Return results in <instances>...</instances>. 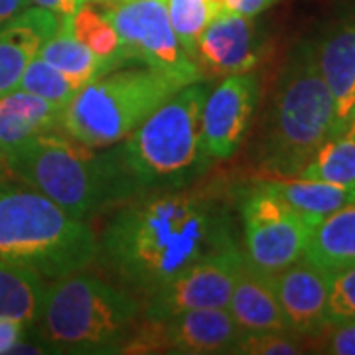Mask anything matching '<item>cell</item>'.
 I'll return each mask as SVG.
<instances>
[{
    "instance_id": "obj_20",
    "label": "cell",
    "mask_w": 355,
    "mask_h": 355,
    "mask_svg": "<svg viewBox=\"0 0 355 355\" xmlns=\"http://www.w3.org/2000/svg\"><path fill=\"white\" fill-rule=\"evenodd\" d=\"M40 60L62 71L71 85L81 89L89 81L105 76L109 71L116 69V65L109 60H103L95 55L93 51L85 48L71 32V16H64L62 24L55 30V34L50 36L42 44L38 51Z\"/></svg>"
},
{
    "instance_id": "obj_2",
    "label": "cell",
    "mask_w": 355,
    "mask_h": 355,
    "mask_svg": "<svg viewBox=\"0 0 355 355\" xmlns=\"http://www.w3.org/2000/svg\"><path fill=\"white\" fill-rule=\"evenodd\" d=\"M4 166L76 219L140 196L116 144L93 148L55 130L4 156Z\"/></svg>"
},
{
    "instance_id": "obj_19",
    "label": "cell",
    "mask_w": 355,
    "mask_h": 355,
    "mask_svg": "<svg viewBox=\"0 0 355 355\" xmlns=\"http://www.w3.org/2000/svg\"><path fill=\"white\" fill-rule=\"evenodd\" d=\"M302 259L328 272L355 265V203L318 219Z\"/></svg>"
},
{
    "instance_id": "obj_24",
    "label": "cell",
    "mask_w": 355,
    "mask_h": 355,
    "mask_svg": "<svg viewBox=\"0 0 355 355\" xmlns=\"http://www.w3.org/2000/svg\"><path fill=\"white\" fill-rule=\"evenodd\" d=\"M71 32L85 48L99 55L103 60L113 62L116 67H123L125 62L121 58V44L116 30L107 18L105 10L97 6V2L87 0L73 16H71Z\"/></svg>"
},
{
    "instance_id": "obj_21",
    "label": "cell",
    "mask_w": 355,
    "mask_h": 355,
    "mask_svg": "<svg viewBox=\"0 0 355 355\" xmlns=\"http://www.w3.org/2000/svg\"><path fill=\"white\" fill-rule=\"evenodd\" d=\"M266 184L292 207L318 219L355 203V182L331 184L304 178H272Z\"/></svg>"
},
{
    "instance_id": "obj_37",
    "label": "cell",
    "mask_w": 355,
    "mask_h": 355,
    "mask_svg": "<svg viewBox=\"0 0 355 355\" xmlns=\"http://www.w3.org/2000/svg\"><path fill=\"white\" fill-rule=\"evenodd\" d=\"M121 2H123V0H121Z\"/></svg>"
},
{
    "instance_id": "obj_12",
    "label": "cell",
    "mask_w": 355,
    "mask_h": 355,
    "mask_svg": "<svg viewBox=\"0 0 355 355\" xmlns=\"http://www.w3.org/2000/svg\"><path fill=\"white\" fill-rule=\"evenodd\" d=\"M265 46V32L254 18L223 8L205 26L193 60L203 79H225L253 71L263 60Z\"/></svg>"
},
{
    "instance_id": "obj_35",
    "label": "cell",
    "mask_w": 355,
    "mask_h": 355,
    "mask_svg": "<svg viewBox=\"0 0 355 355\" xmlns=\"http://www.w3.org/2000/svg\"><path fill=\"white\" fill-rule=\"evenodd\" d=\"M93 2H113V0H93Z\"/></svg>"
},
{
    "instance_id": "obj_8",
    "label": "cell",
    "mask_w": 355,
    "mask_h": 355,
    "mask_svg": "<svg viewBox=\"0 0 355 355\" xmlns=\"http://www.w3.org/2000/svg\"><path fill=\"white\" fill-rule=\"evenodd\" d=\"M116 30L125 65H146L182 85L203 81L202 69L182 48L166 0H113L103 8Z\"/></svg>"
},
{
    "instance_id": "obj_13",
    "label": "cell",
    "mask_w": 355,
    "mask_h": 355,
    "mask_svg": "<svg viewBox=\"0 0 355 355\" xmlns=\"http://www.w3.org/2000/svg\"><path fill=\"white\" fill-rule=\"evenodd\" d=\"M270 280L288 328L304 340L314 338L328 324L326 302L330 272L300 259L270 275Z\"/></svg>"
},
{
    "instance_id": "obj_10",
    "label": "cell",
    "mask_w": 355,
    "mask_h": 355,
    "mask_svg": "<svg viewBox=\"0 0 355 355\" xmlns=\"http://www.w3.org/2000/svg\"><path fill=\"white\" fill-rule=\"evenodd\" d=\"M245 253L235 243L184 270L148 296L144 316L168 320L190 310L227 308Z\"/></svg>"
},
{
    "instance_id": "obj_18",
    "label": "cell",
    "mask_w": 355,
    "mask_h": 355,
    "mask_svg": "<svg viewBox=\"0 0 355 355\" xmlns=\"http://www.w3.org/2000/svg\"><path fill=\"white\" fill-rule=\"evenodd\" d=\"M64 107L16 89L0 99V154L2 158L40 135L62 130Z\"/></svg>"
},
{
    "instance_id": "obj_9",
    "label": "cell",
    "mask_w": 355,
    "mask_h": 355,
    "mask_svg": "<svg viewBox=\"0 0 355 355\" xmlns=\"http://www.w3.org/2000/svg\"><path fill=\"white\" fill-rule=\"evenodd\" d=\"M243 253L263 272L275 275L304 257L318 217L292 207L266 182L257 184L241 202Z\"/></svg>"
},
{
    "instance_id": "obj_23",
    "label": "cell",
    "mask_w": 355,
    "mask_h": 355,
    "mask_svg": "<svg viewBox=\"0 0 355 355\" xmlns=\"http://www.w3.org/2000/svg\"><path fill=\"white\" fill-rule=\"evenodd\" d=\"M294 178L331 184L355 182V135H340L326 140Z\"/></svg>"
},
{
    "instance_id": "obj_14",
    "label": "cell",
    "mask_w": 355,
    "mask_h": 355,
    "mask_svg": "<svg viewBox=\"0 0 355 355\" xmlns=\"http://www.w3.org/2000/svg\"><path fill=\"white\" fill-rule=\"evenodd\" d=\"M62 18L46 8L28 6L0 26V99L18 89L26 67L38 58L42 44L55 34Z\"/></svg>"
},
{
    "instance_id": "obj_3",
    "label": "cell",
    "mask_w": 355,
    "mask_h": 355,
    "mask_svg": "<svg viewBox=\"0 0 355 355\" xmlns=\"http://www.w3.org/2000/svg\"><path fill=\"white\" fill-rule=\"evenodd\" d=\"M99 241L42 191L0 180V259L58 280L87 268Z\"/></svg>"
},
{
    "instance_id": "obj_5",
    "label": "cell",
    "mask_w": 355,
    "mask_h": 355,
    "mask_svg": "<svg viewBox=\"0 0 355 355\" xmlns=\"http://www.w3.org/2000/svg\"><path fill=\"white\" fill-rule=\"evenodd\" d=\"M334 101L320 73L314 44H298L277 79L263 125L259 160L268 172L294 178L330 139Z\"/></svg>"
},
{
    "instance_id": "obj_11",
    "label": "cell",
    "mask_w": 355,
    "mask_h": 355,
    "mask_svg": "<svg viewBox=\"0 0 355 355\" xmlns=\"http://www.w3.org/2000/svg\"><path fill=\"white\" fill-rule=\"evenodd\" d=\"M261 97V81L253 71L221 79L207 93L202 111V137L205 154L214 160H227L239 148L253 123Z\"/></svg>"
},
{
    "instance_id": "obj_28",
    "label": "cell",
    "mask_w": 355,
    "mask_h": 355,
    "mask_svg": "<svg viewBox=\"0 0 355 355\" xmlns=\"http://www.w3.org/2000/svg\"><path fill=\"white\" fill-rule=\"evenodd\" d=\"M326 320L355 322V265L330 272Z\"/></svg>"
},
{
    "instance_id": "obj_7",
    "label": "cell",
    "mask_w": 355,
    "mask_h": 355,
    "mask_svg": "<svg viewBox=\"0 0 355 355\" xmlns=\"http://www.w3.org/2000/svg\"><path fill=\"white\" fill-rule=\"evenodd\" d=\"M182 87L178 79L146 65L116 67L77 91L64 109L62 130L93 148L113 146Z\"/></svg>"
},
{
    "instance_id": "obj_27",
    "label": "cell",
    "mask_w": 355,
    "mask_h": 355,
    "mask_svg": "<svg viewBox=\"0 0 355 355\" xmlns=\"http://www.w3.org/2000/svg\"><path fill=\"white\" fill-rule=\"evenodd\" d=\"M306 352V340L292 330L243 331L233 354L298 355Z\"/></svg>"
},
{
    "instance_id": "obj_1",
    "label": "cell",
    "mask_w": 355,
    "mask_h": 355,
    "mask_svg": "<svg viewBox=\"0 0 355 355\" xmlns=\"http://www.w3.org/2000/svg\"><path fill=\"white\" fill-rule=\"evenodd\" d=\"M235 243L223 191L176 188L153 191L119 209L103 231L97 254L127 288L150 296Z\"/></svg>"
},
{
    "instance_id": "obj_22",
    "label": "cell",
    "mask_w": 355,
    "mask_h": 355,
    "mask_svg": "<svg viewBox=\"0 0 355 355\" xmlns=\"http://www.w3.org/2000/svg\"><path fill=\"white\" fill-rule=\"evenodd\" d=\"M46 279L36 270L0 259V316L36 324L44 304Z\"/></svg>"
},
{
    "instance_id": "obj_30",
    "label": "cell",
    "mask_w": 355,
    "mask_h": 355,
    "mask_svg": "<svg viewBox=\"0 0 355 355\" xmlns=\"http://www.w3.org/2000/svg\"><path fill=\"white\" fill-rule=\"evenodd\" d=\"M28 328L22 320L0 316V355L12 354L14 347L28 336Z\"/></svg>"
},
{
    "instance_id": "obj_4",
    "label": "cell",
    "mask_w": 355,
    "mask_h": 355,
    "mask_svg": "<svg viewBox=\"0 0 355 355\" xmlns=\"http://www.w3.org/2000/svg\"><path fill=\"white\" fill-rule=\"evenodd\" d=\"M209 87L196 81L168 97L127 139L116 142L121 160L140 193L188 188L211 168L202 137Z\"/></svg>"
},
{
    "instance_id": "obj_15",
    "label": "cell",
    "mask_w": 355,
    "mask_h": 355,
    "mask_svg": "<svg viewBox=\"0 0 355 355\" xmlns=\"http://www.w3.org/2000/svg\"><path fill=\"white\" fill-rule=\"evenodd\" d=\"M166 354L221 355L233 354L241 338L227 308H203L164 320Z\"/></svg>"
},
{
    "instance_id": "obj_31",
    "label": "cell",
    "mask_w": 355,
    "mask_h": 355,
    "mask_svg": "<svg viewBox=\"0 0 355 355\" xmlns=\"http://www.w3.org/2000/svg\"><path fill=\"white\" fill-rule=\"evenodd\" d=\"M277 2L279 0H223V6H225V10H231V12L257 18L259 14L268 10Z\"/></svg>"
},
{
    "instance_id": "obj_34",
    "label": "cell",
    "mask_w": 355,
    "mask_h": 355,
    "mask_svg": "<svg viewBox=\"0 0 355 355\" xmlns=\"http://www.w3.org/2000/svg\"><path fill=\"white\" fill-rule=\"evenodd\" d=\"M343 135H355V107H354V111H352L349 123H347V128H345V132H343Z\"/></svg>"
},
{
    "instance_id": "obj_16",
    "label": "cell",
    "mask_w": 355,
    "mask_h": 355,
    "mask_svg": "<svg viewBox=\"0 0 355 355\" xmlns=\"http://www.w3.org/2000/svg\"><path fill=\"white\" fill-rule=\"evenodd\" d=\"M314 48L320 73L334 101V139L345 132L355 107V24L338 28Z\"/></svg>"
},
{
    "instance_id": "obj_6",
    "label": "cell",
    "mask_w": 355,
    "mask_h": 355,
    "mask_svg": "<svg viewBox=\"0 0 355 355\" xmlns=\"http://www.w3.org/2000/svg\"><path fill=\"white\" fill-rule=\"evenodd\" d=\"M139 320L135 296L97 277L76 272L46 286L36 331L51 354H121Z\"/></svg>"
},
{
    "instance_id": "obj_29",
    "label": "cell",
    "mask_w": 355,
    "mask_h": 355,
    "mask_svg": "<svg viewBox=\"0 0 355 355\" xmlns=\"http://www.w3.org/2000/svg\"><path fill=\"white\" fill-rule=\"evenodd\" d=\"M306 347L331 355H355V322H328L314 338L306 340Z\"/></svg>"
},
{
    "instance_id": "obj_26",
    "label": "cell",
    "mask_w": 355,
    "mask_h": 355,
    "mask_svg": "<svg viewBox=\"0 0 355 355\" xmlns=\"http://www.w3.org/2000/svg\"><path fill=\"white\" fill-rule=\"evenodd\" d=\"M18 89H22L26 93H32V95H38L42 99L55 103L64 109L71 103V99L79 91L71 85V81L62 71H58L55 67H51L50 64H46L40 58H36L26 67Z\"/></svg>"
},
{
    "instance_id": "obj_36",
    "label": "cell",
    "mask_w": 355,
    "mask_h": 355,
    "mask_svg": "<svg viewBox=\"0 0 355 355\" xmlns=\"http://www.w3.org/2000/svg\"><path fill=\"white\" fill-rule=\"evenodd\" d=\"M0 164H4V158H2V154H0Z\"/></svg>"
},
{
    "instance_id": "obj_17",
    "label": "cell",
    "mask_w": 355,
    "mask_h": 355,
    "mask_svg": "<svg viewBox=\"0 0 355 355\" xmlns=\"http://www.w3.org/2000/svg\"><path fill=\"white\" fill-rule=\"evenodd\" d=\"M227 310L241 331L291 330L280 310L270 275L251 265L247 257H243L237 270Z\"/></svg>"
},
{
    "instance_id": "obj_33",
    "label": "cell",
    "mask_w": 355,
    "mask_h": 355,
    "mask_svg": "<svg viewBox=\"0 0 355 355\" xmlns=\"http://www.w3.org/2000/svg\"><path fill=\"white\" fill-rule=\"evenodd\" d=\"M28 6V0H0V26L10 22L14 16H18Z\"/></svg>"
},
{
    "instance_id": "obj_25",
    "label": "cell",
    "mask_w": 355,
    "mask_h": 355,
    "mask_svg": "<svg viewBox=\"0 0 355 355\" xmlns=\"http://www.w3.org/2000/svg\"><path fill=\"white\" fill-rule=\"evenodd\" d=\"M166 8L182 48L193 60L200 36L209 20L223 10V0H166Z\"/></svg>"
},
{
    "instance_id": "obj_32",
    "label": "cell",
    "mask_w": 355,
    "mask_h": 355,
    "mask_svg": "<svg viewBox=\"0 0 355 355\" xmlns=\"http://www.w3.org/2000/svg\"><path fill=\"white\" fill-rule=\"evenodd\" d=\"M28 2L30 6H40L60 16H73L87 0H28Z\"/></svg>"
}]
</instances>
